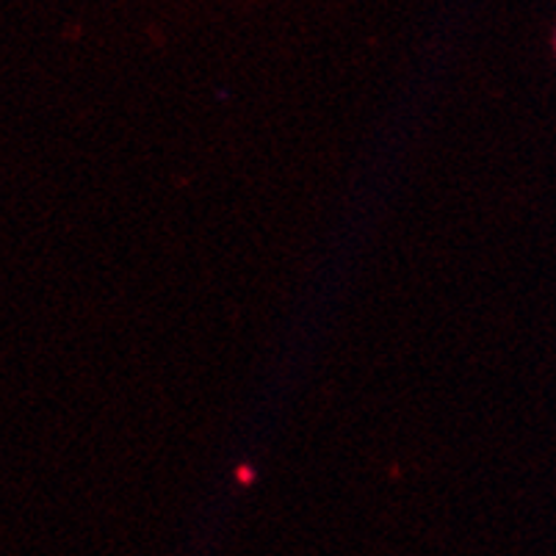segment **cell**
I'll return each mask as SVG.
<instances>
[{
  "label": "cell",
  "mask_w": 556,
  "mask_h": 556,
  "mask_svg": "<svg viewBox=\"0 0 556 556\" xmlns=\"http://www.w3.org/2000/svg\"><path fill=\"white\" fill-rule=\"evenodd\" d=\"M232 477H236V482H239L241 488H252L257 479V473L250 463H239L236 465V471H232Z\"/></svg>",
  "instance_id": "cell-1"
}]
</instances>
